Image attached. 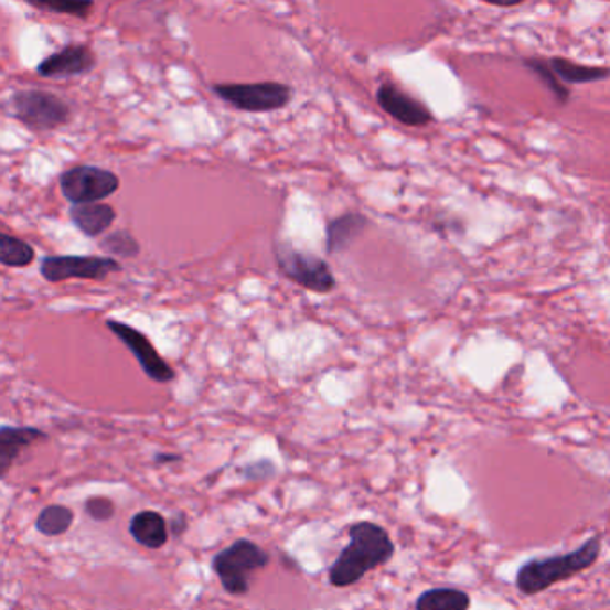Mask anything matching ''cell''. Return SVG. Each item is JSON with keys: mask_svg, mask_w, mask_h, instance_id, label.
<instances>
[{"mask_svg": "<svg viewBox=\"0 0 610 610\" xmlns=\"http://www.w3.org/2000/svg\"><path fill=\"white\" fill-rule=\"evenodd\" d=\"M349 537V545L329 568V582L334 587L354 586L364 575L389 563L395 555L392 536L377 523H352Z\"/></svg>", "mask_w": 610, "mask_h": 610, "instance_id": "cell-1", "label": "cell"}, {"mask_svg": "<svg viewBox=\"0 0 610 610\" xmlns=\"http://www.w3.org/2000/svg\"><path fill=\"white\" fill-rule=\"evenodd\" d=\"M601 552V536H592L577 550L568 554L537 557L523 564L516 575L517 591L525 597H534L550 589L555 584L564 582L575 575L582 574L597 563Z\"/></svg>", "mask_w": 610, "mask_h": 610, "instance_id": "cell-2", "label": "cell"}, {"mask_svg": "<svg viewBox=\"0 0 610 610\" xmlns=\"http://www.w3.org/2000/svg\"><path fill=\"white\" fill-rule=\"evenodd\" d=\"M270 564V555L250 539L234 541L233 545L213 557V571L225 592L245 597L250 591V577Z\"/></svg>", "mask_w": 610, "mask_h": 610, "instance_id": "cell-3", "label": "cell"}, {"mask_svg": "<svg viewBox=\"0 0 610 610\" xmlns=\"http://www.w3.org/2000/svg\"><path fill=\"white\" fill-rule=\"evenodd\" d=\"M13 117L34 132L56 131L71 121L68 103L45 89H19L11 97Z\"/></svg>", "mask_w": 610, "mask_h": 610, "instance_id": "cell-4", "label": "cell"}, {"mask_svg": "<svg viewBox=\"0 0 610 610\" xmlns=\"http://www.w3.org/2000/svg\"><path fill=\"white\" fill-rule=\"evenodd\" d=\"M276 261L286 279L312 293H331L335 288L334 274L322 257L299 250L289 243H276Z\"/></svg>", "mask_w": 610, "mask_h": 610, "instance_id": "cell-5", "label": "cell"}, {"mask_svg": "<svg viewBox=\"0 0 610 610\" xmlns=\"http://www.w3.org/2000/svg\"><path fill=\"white\" fill-rule=\"evenodd\" d=\"M216 97L228 106L247 113H270L282 109L291 103L293 89L288 84L265 81L250 84H215Z\"/></svg>", "mask_w": 610, "mask_h": 610, "instance_id": "cell-6", "label": "cell"}, {"mask_svg": "<svg viewBox=\"0 0 610 610\" xmlns=\"http://www.w3.org/2000/svg\"><path fill=\"white\" fill-rule=\"evenodd\" d=\"M61 193L72 204H92L115 195L120 188L117 173L98 167H75L61 173Z\"/></svg>", "mask_w": 610, "mask_h": 610, "instance_id": "cell-7", "label": "cell"}, {"mask_svg": "<svg viewBox=\"0 0 610 610\" xmlns=\"http://www.w3.org/2000/svg\"><path fill=\"white\" fill-rule=\"evenodd\" d=\"M121 271V265L113 257L97 256H51L40 266V274L49 282L63 280H103Z\"/></svg>", "mask_w": 610, "mask_h": 610, "instance_id": "cell-8", "label": "cell"}, {"mask_svg": "<svg viewBox=\"0 0 610 610\" xmlns=\"http://www.w3.org/2000/svg\"><path fill=\"white\" fill-rule=\"evenodd\" d=\"M106 325L127 349L131 350V354L135 355L136 361H138L145 375L150 381L159 384L172 383L175 378V372L158 354V350L154 349V345L150 343L149 338L143 332L138 331L135 327L127 325V323L117 322V320H108Z\"/></svg>", "mask_w": 610, "mask_h": 610, "instance_id": "cell-9", "label": "cell"}, {"mask_svg": "<svg viewBox=\"0 0 610 610\" xmlns=\"http://www.w3.org/2000/svg\"><path fill=\"white\" fill-rule=\"evenodd\" d=\"M97 66L95 52L84 43H72L40 61L36 72L45 79H71L89 74Z\"/></svg>", "mask_w": 610, "mask_h": 610, "instance_id": "cell-10", "label": "cell"}, {"mask_svg": "<svg viewBox=\"0 0 610 610\" xmlns=\"http://www.w3.org/2000/svg\"><path fill=\"white\" fill-rule=\"evenodd\" d=\"M377 104L389 117L400 121L404 126L424 127L429 126L434 120L432 113L419 103L415 97H410L407 92L398 88L395 83H383L377 89Z\"/></svg>", "mask_w": 610, "mask_h": 610, "instance_id": "cell-11", "label": "cell"}, {"mask_svg": "<svg viewBox=\"0 0 610 610\" xmlns=\"http://www.w3.org/2000/svg\"><path fill=\"white\" fill-rule=\"evenodd\" d=\"M47 439V434L34 427H11L0 425V480L10 473L13 462L19 459L25 448Z\"/></svg>", "mask_w": 610, "mask_h": 610, "instance_id": "cell-12", "label": "cell"}, {"mask_svg": "<svg viewBox=\"0 0 610 610\" xmlns=\"http://www.w3.org/2000/svg\"><path fill=\"white\" fill-rule=\"evenodd\" d=\"M72 224L79 228L88 238H97L111 227L117 218V211L103 202L92 204H74L71 207Z\"/></svg>", "mask_w": 610, "mask_h": 610, "instance_id": "cell-13", "label": "cell"}, {"mask_svg": "<svg viewBox=\"0 0 610 610\" xmlns=\"http://www.w3.org/2000/svg\"><path fill=\"white\" fill-rule=\"evenodd\" d=\"M370 222L361 213H345L327 225V252L340 254L360 238Z\"/></svg>", "mask_w": 610, "mask_h": 610, "instance_id": "cell-14", "label": "cell"}, {"mask_svg": "<svg viewBox=\"0 0 610 610\" xmlns=\"http://www.w3.org/2000/svg\"><path fill=\"white\" fill-rule=\"evenodd\" d=\"M129 532L138 545L150 548V550H159L167 545V520L156 511H141V513L135 514L129 523Z\"/></svg>", "mask_w": 610, "mask_h": 610, "instance_id": "cell-15", "label": "cell"}, {"mask_svg": "<svg viewBox=\"0 0 610 610\" xmlns=\"http://www.w3.org/2000/svg\"><path fill=\"white\" fill-rule=\"evenodd\" d=\"M554 74L559 77L560 83L587 84L606 81L610 77L609 66L580 65L566 57H552L548 60Z\"/></svg>", "mask_w": 610, "mask_h": 610, "instance_id": "cell-16", "label": "cell"}, {"mask_svg": "<svg viewBox=\"0 0 610 610\" xmlns=\"http://www.w3.org/2000/svg\"><path fill=\"white\" fill-rule=\"evenodd\" d=\"M470 606L468 592L453 587H436L419 595L415 610H468Z\"/></svg>", "mask_w": 610, "mask_h": 610, "instance_id": "cell-17", "label": "cell"}, {"mask_svg": "<svg viewBox=\"0 0 610 610\" xmlns=\"http://www.w3.org/2000/svg\"><path fill=\"white\" fill-rule=\"evenodd\" d=\"M72 523H74L72 509L65 505H49L38 514L36 531L47 537L63 536L71 531Z\"/></svg>", "mask_w": 610, "mask_h": 610, "instance_id": "cell-18", "label": "cell"}, {"mask_svg": "<svg viewBox=\"0 0 610 610\" xmlns=\"http://www.w3.org/2000/svg\"><path fill=\"white\" fill-rule=\"evenodd\" d=\"M34 248L24 239L0 233V265L24 268L34 261Z\"/></svg>", "mask_w": 610, "mask_h": 610, "instance_id": "cell-19", "label": "cell"}, {"mask_svg": "<svg viewBox=\"0 0 610 610\" xmlns=\"http://www.w3.org/2000/svg\"><path fill=\"white\" fill-rule=\"evenodd\" d=\"M34 10L65 14L74 19H88L95 8V0H25Z\"/></svg>", "mask_w": 610, "mask_h": 610, "instance_id": "cell-20", "label": "cell"}, {"mask_svg": "<svg viewBox=\"0 0 610 610\" xmlns=\"http://www.w3.org/2000/svg\"><path fill=\"white\" fill-rule=\"evenodd\" d=\"M523 65L527 66L532 74L536 75L541 83L545 84L546 88L550 89V94L554 95L555 100L559 104H568L569 92L566 84L560 83L559 77L554 74L548 60H541V57H527L523 60Z\"/></svg>", "mask_w": 610, "mask_h": 610, "instance_id": "cell-21", "label": "cell"}, {"mask_svg": "<svg viewBox=\"0 0 610 610\" xmlns=\"http://www.w3.org/2000/svg\"><path fill=\"white\" fill-rule=\"evenodd\" d=\"M103 250L113 254L118 257H136L140 254V243L136 242L135 236L127 231H117V233L108 234L106 238L100 242Z\"/></svg>", "mask_w": 610, "mask_h": 610, "instance_id": "cell-22", "label": "cell"}, {"mask_svg": "<svg viewBox=\"0 0 610 610\" xmlns=\"http://www.w3.org/2000/svg\"><path fill=\"white\" fill-rule=\"evenodd\" d=\"M84 511L95 522H109L115 514V503L106 496H92L84 503Z\"/></svg>", "mask_w": 610, "mask_h": 610, "instance_id": "cell-23", "label": "cell"}, {"mask_svg": "<svg viewBox=\"0 0 610 610\" xmlns=\"http://www.w3.org/2000/svg\"><path fill=\"white\" fill-rule=\"evenodd\" d=\"M274 473H276V467L270 461L254 462L245 470V475L252 480L266 479V477H271Z\"/></svg>", "mask_w": 610, "mask_h": 610, "instance_id": "cell-24", "label": "cell"}, {"mask_svg": "<svg viewBox=\"0 0 610 610\" xmlns=\"http://www.w3.org/2000/svg\"><path fill=\"white\" fill-rule=\"evenodd\" d=\"M173 534L175 536H181L182 532L186 531L188 522L184 514H178V517H173L172 523H170Z\"/></svg>", "mask_w": 610, "mask_h": 610, "instance_id": "cell-25", "label": "cell"}, {"mask_svg": "<svg viewBox=\"0 0 610 610\" xmlns=\"http://www.w3.org/2000/svg\"><path fill=\"white\" fill-rule=\"evenodd\" d=\"M485 4L500 6V8H513V6L523 4L527 0H482Z\"/></svg>", "mask_w": 610, "mask_h": 610, "instance_id": "cell-26", "label": "cell"}, {"mask_svg": "<svg viewBox=\"0 0 610 610\" xmlns=\"http://www.w3.org/2000/svg\"><path fill=\"white\" fill-rule=\"evenodd\" d=\"M179 461V456H168V453H159L156 456V462H175Z\"/></svg>", "mask_w": 610, "mask_h": 610, "instance_id": "cell-27", "label": "cell"}, {"mask_svg": "<svg viewBox=\"0 0 610 610\" xmlns=\"http://www.w3.org/2000/svg\"><path fill=\"white\" fill-rule=\"evenodd\" d=\"M609 2H610V0H609Z\"/></svg>", "mask_w": 610, "mask_h": 610, "instance_id": "cell-28", "label": "cell"}]
</instances>
